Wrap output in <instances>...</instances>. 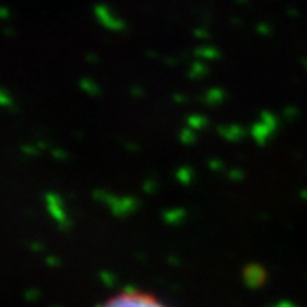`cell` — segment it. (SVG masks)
<instances>
[{"instance_id":"obj_1","label":"cell","mask_w":307,"mask_h":307,"mask_svg":"<svg viewBox=\"0 0 307 307\" xmlns=\"http://www.w3.org/2000/svg\"><path fill=\"white\" fill-rule=\"evenodd\" d=\"M98 307H173L156 292L140 287H125L106 297Z\"/></svg>"}]
</instances>
